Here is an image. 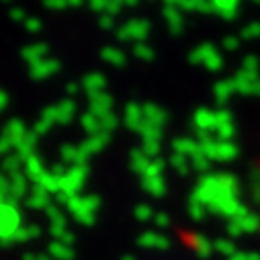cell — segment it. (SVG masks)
I'll return each instance as SVG.
<instances>
[{"label": "cell", "mask_w": 260, "mask_h": 260, "mask_svg": "<svg viewBox=\"0 0 260 260\" xmlns=\"http://www.w3.org/2000/svg\"><path fill=\"white\" fill-rule=\"evenodd\" d=\"M164 19H166L168 31H170L172 35H180V31H182V27H184L180 9H178V7H166V9H164Z\"/></svg>", "instance_id": "52a82bcc"}, {"label": "cell", "mask_w": 260, "mask_h": 260, "mask_svg": "<svg viewBox=\"0 0 260 260\" xmlns=\"http://www.w3.org/2000/svg\"><path fill=\"white\" fill-rule=\"evenodd\" d=\"M107 3L109 0H90L92 9H96V11H107Z\"/></svg>", "instance_id": "cb8c5ba5"}, {"label": "cell", "mask_w": 260, "mask_h": 260, "mask_svg": "<svg viewBox=\"0 0 260 260\" xmlns=\"http://www.w3.org/2000/svg\"><path fill=\"white\" fill-rule=\"evenodd\" d=\"M211 49H213L211 43H203V45H199V47H194V49L190 51V55H188V61L192 63V66H203Z\"/></svg>", "instance_id": "8fae6325"}, {"label": "cell", "mask_w": 260, "mask_h": 260, "mask_svg": "<svg viewBox=\"0 0 260 260\" xmlns=\"http://www.w3.org/2000/svg\"><path fill=\"white\" fill-rule=\"evenodd\" d=\"M203 66H205L209 72H219V70L223 68V57H221V53L217 51L215 45H213V49L209 51V55H207V59H205Z\"/></svg>", "instance_id": "4fadbf2b"}, {"label": "cell", "mask_w": 260, "mask_h": 260, "mask_svg": "<svg viewBox=\"0 0 260 260\" xmlns=\"http://www.w3.org/2000/svg\"><path fill=\"white\" fill-rule=\"evenodd\" d=\"M125 7V3H123V0H109V3H107V15H117L121 9Z\"/></svg>", "instance_id": "7402d4cb"}, {"label": "cell", "mask_w": 260, "mask_h": 260, "mask_svg": "<svg viewBox=\"0 0 260 260\" xmlns=\"http://www.w3.org/2000/svg\"><path fill=\"white\" fill-rule=\"evenodd\" d=\"M101 125L107 127V129H113V127L117 125V117H115L113 113H107V115L101 117Z\"/></svg>", "instance_id": "603a6c76"}, {"label": "cell", "mask_w": 260, "mask_h": 260, "mask_svg": "<svg viewBox=\"0 0 260 260\" xmlns=\"http://www.w3.org/2000/svg\"><path fill=\"white\" fill-rule=\"evenodd\" d=\"M144 146H146V152H148V154H156V152H158V148H160V146H158V142H146Z\"/></svg>", "instance_id": "d4e9b609"}, {"label": "cell", "mask_w": 260, "mask_h": 260, "mask_svg": "<svg viewBox=\"0 0 260 260\" xmlns=\"http://www.w3.org/2000/svg\"><path fill=\"white\" fill-rule=\"evenodd\" d=\"M150 35V23L146 19H134L127 21L125 25H121V29L117 31V37L121 41H136V43H144V39Z\"/></svg>", "instance_id": "6da1fadb"}, {"label": "cell", "mask_w": 260, "mask_h": 260, "mask_svg": "<svg viewBox=\"0 0 260 260\" xmlns=\"http://www.w3.org/2000/svg\"><path fill=\"white\" fill-rule=\"evenodd\" d=\"M240 47V39L236 37V35H228L225 39H223V49L225 51H236Z\"/></svg>", "instance_id": "44dd1931"}, {"label": "cell", "mask_w": 260, "mask_h": 260, "mask_svg": "<svg viewBox=\"0 0 260 260\" xmlns=\"http://www.w3.org/2000/svg\"><path fill=\"white\" fill-rule=\"evenodd\" d=\"M258 37H260V23L258 21L248 23L242 29V39H258Z\"/></svg>", "instance_id": "ac0fdd59"}, {"label": "cell", "mask_w": 260, "mask_h": 260, "mask_svg": "<svg viewBox=\"0 0 260 260\" xmlns=\"http://www.w3.org/2000/svg\"><path fill=\"white\" fill-rule=\"evenodd\" d=\"M254 3H256V5H260V0H254Z\"/></svg>", "instance_id": "f546056e"}, {"label": "cell", "mask_w": 260, "mask_h": 260, "mask_svg": "<svg viewBox=\"0 0 260 260\" xmlns=\"http://www.w3.org/2000/svg\"><path fill=\"white\" fill-rule=\"evenodd\" d=\"M105 84H107V78L101 76V74H90V76L86 78V88H88L90 92H94V94H99V90H103Z\"/></svg>", "instance_id": "2e32d148"}, {"label": "cell", "mask_w": 260, "mask_h": 260, "mask_svg": "<svg viewBox=\"0 0 260 260\" xmlns=\"http://www.w3.org/2000/svg\"><path fill=\"white\" fill-rule=\"evenodd\" d=\"M166 7H180L182 5V0H164Z\"/></svg>", "instance_id": "83f0119b"}, {"label": "cell", "mask_w": 260, "mask_h": 260, "mask_svg": "<svg viewBox=\"0 0 260 260\" xmlns=\"http://www.w3.org/2000/svg\"><path fill=\"white\" fill-rule=\"evenodd\" d=\"M103 59H107L109 63H113V66H117V68H121V66H125V53L121 51V49H115V47H105L103 49Z\"/></svg>", "instance_id": "7c38bea8"}, {"label": "cell", "mask_w": 260, "mask_h": 260, "mask_svg": "<svg viewBox=\"0 0 260 260\" xmlns=\"http://www.w3.org/2000/svg\"><path fill=\"white\" fill-rule=\"evenodd\" d=\"M134 55H136L138 59L152 61V59L156 57V51H154L150 45H146V43H136V45H134Z\"/></svg>", "instance_id": "9a60e30c"}, {"label": "cell", "mask_w": 260, "mask_h": 260, "mask_svg": "<svg viewBox=\"0 0 260 260\" xmlns=\"http://www.w3.org/2000/svg\"><path fill=\"white\" fill-rule=\"evenodd\" d=\"M236 92V84H234V78L232 80H219L215 86H213V96L217 101V105H225L230 101V96Z\"/></svg>", "instance_id": "ba28073f"}, {"label": "cell", "mask_w": 260, "mask_h": 260, "mask_svg": "<svg viewBox=\"0 0 260 260\" xmlns=\"http://www.w3.org/2000/svg\"><path fill=\"white\" fill-rule=\"evenodd\" d=\"M125 7H138L140 5V0H123Z\"/></svg>", "instance_id": "f1b7e54d"}, {"label": "cell", "mask_w": 260, "mask_h": 260, "mask_svg": "<svg viewBox=\"0 0 260 260\" xmlns=\"http://www.w3.org/2000/svg\"><path fill=\"white\" fill-rule=\"evenodd\" d=\"M101 25H103L105 29H111V27H113V17H111V15H103Z\"/></svg>", "instance_id": "484cf974"}, {"label": "cell", "mask_w": 260, "mask_h": 260, "mask_svg": "<svg viewBox=\"0 0 260 260\" xmlns=\"http://www.w3.org/2000/svg\"><path fill=\"white\" fill-rule=\"evenodd\" d=\"M123 117H125V125L132 129V132H140V127L144 125V105L127 103Z\"/></svg>", "instance_id": "3957f363"}, {"label": "cell", "mask_w": 260, "mask_h": 260, "mask_svg": "<svg viewBox=\"0 0 260 260\" xmlns=\"http://www.w3.org/2000/svg\"><path fill=\"white\" fill-rule=\"evenodd\" d=\"M111 107H113V99H111L109 94H103V92L94 94V101H92V111H94V115L103 117V115L111 113Z\"/></svg>", "instance_id": "30bf717a"}, {"label": "cell", "mask_w": 260, "mask_h": 260, "mask_svg": "<svg viewBox=\"0 0 260 260\" xmlns=\"http://www.w3.org/2000/svg\"><path fill=\"white\" fill-rule=\"evenodd\" d=\"M138 134H142L146 142H158L160 136H162V127H156V125H150V123L144 121V125L140 127Z\"/></svg>", "instance_id": "5bb4252c"}, {"label": "cell", "mask_w": 260, "mask_h": 260, "mask_svg": "<svg viewBox=\"0 0 260 260\" xmlns=\"http://www.w3.org/2000/svg\"><path fill=\"white\" fill-rule=\"evenodd\" d=\"M258 68H260V59L256 55H246L244 61H242V70L246 72H256L258 74Z\"/></svg>", "instance_id": "ffe728a7"}, {"label": "cell", "mask_w": 260, "mask_h": 260, "mask_svg": "<svg viewBox=\"0 0 260 260\" xmlns=\"http://www.w3.org/2000/svg\"><path fill=\"white\" fill-rule=\"evenodd\" d=\"M258 78H260V76H258L256 72H246V70H240V72L234 76L236 92H240V94H252L254 82H256Z\"/></svg>", "instance_id": "8992f818"}, {"label": "cell", "mask_w": 260, "mask_h": 260, "mask_svg": "<svg viewBox=\"0 0 260 260\" xmlns=\"http://www.w3.org/2000/svg\"><path fill=\"white\" fill-rule=\"evenodd\" d=\"M192 121L197 125V132H215L217 129V117H215V111L207 109V107H201L194 111L192 115Z\"/></svg>", "instance_id": "7a4b0ae2"}, {"label": "cell", "mask_w": 260, "mask_h": 260, "mask_svg": "<svg viewBox=\"0 0 260 260\" xmlns=\"http://www.w3.org/2000/svg\"><path fill=\"white\" fill-rule=\"evenodd\" d=\"M182 11H192V13H213L211 0H182L180 5Z\"/></svg>", "instance_id": "9c48e42d"}, {"label": "cell", "mask_w": 260, "mask_h": 260, "mask_svg": "<svg viewBox=\"0 0 260 260\" xmlns=\"http://www.w3.org/2000/svg\"><path fill=\"white\" fill-rule=\"evenodd\" d=\"M252 96H260V78L254 82V88H252Z\"/></svg>", "instance_id": "4316f807"}, {"label": "cell", "mask_w": 260, "mask_h": 260, "mask_svg": "<svg viewBox=\"0 0 260 260\" xmlns=\"http://www.w3.org/2000/svg\"><path fill=\"white\" fill-rule=\"evenodd\" d=\"M215 134H217V138H219L221 142H225V140H230V138L236 134V127H234V123H225V125H219V127L215 129Z\"/></svg>", "instance_id": "d6986e66"}, {"label": "cell", "mask_w": 260, "mask_h": 260, "mask_svg": "<svg viewBox=\"0 0 260 260\" xmlns=\"http://www.w3.org/2000/svg\"><path fill=\"white\" fill-rule=\"evenodd\" d=\"M144 121L150 123V125L162 127L168 121V113L160 105H156V103H146L144 105Z\"/></svg>", "instance_id": "5b68a950"}, {"label": "cell", "mask_w": 260, "mask_h": 260, "mask_svg": "<svg viewBox=\"0 0 260 260\" xmlns=\"http://www.w3.org/2000/svg\"><path fill=\"white\" fill-rule=\"evenodd\" d=\"M174 148L180 152V154H197L199 148L192 140H176L174 142Z\"/></svg>", "instance_id": "e0dca14e"}, {"label": "cell", "mask_w": 260, "mask_h": 260, "mask_svg": "<svg viewBox=\"0 0 260 260\" xmlns=\"http://www.w3.org/2000/svg\"><path fill=\"white\" fill-rule=\"evenodd\" d=\"M213 13H217L225 21H234L240 11V0H211Z\"/></svg>", "instance_id": "277c9868"}]
</instances>
